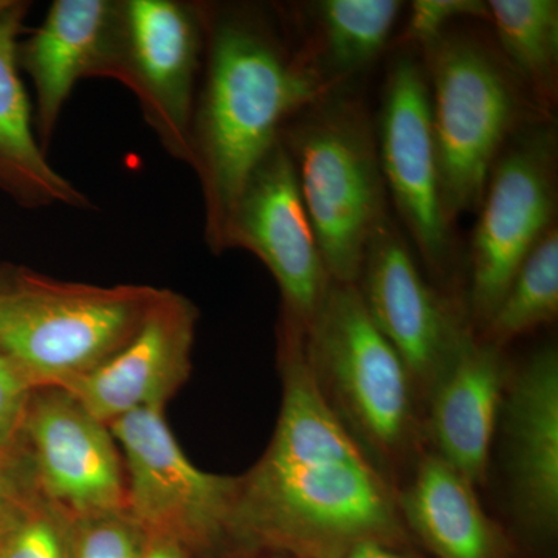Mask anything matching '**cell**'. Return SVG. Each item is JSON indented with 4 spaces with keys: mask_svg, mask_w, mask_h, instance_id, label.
<instances>
[{
    "mask_svg": "<svg viewBox=\"0 0 558 558\" xmlns=\"http://www.w3.org/2000/svg\"><path fill=\"white\" fill-rule=\"evenodd\" d=\"M487 20L510 72L531 92L539 110L553 109L558 84L557 0H490Z\"/></svg>",
    "mask_w": 558,
    "mask_h": 558,
    "instance_id": "obj_21",
    "label": "cell"
},
{
    "mask_svg": "<svg viewBox=\"0 0 558 558\" xmlns=\"http://www.w3.org/2000/svg\"><path fill=\"white\" fill-rule=\"evenodd\" d=\"M119 43V0H57L43 24L17 46V64L35 89V132L49 148L80 81L112 78Z\"/></svg>",
    "mask_w": 558,
    "mask_h": 558,
    "instance_id": "obj_16",
    "label": "cell"
},
{
    "mask_svg": "<svg viewBox=\"0 0 558 558\" xmlns=\"http://www.w3.org/2000/svg\"><path fill=\"white\" fill-rule=\"evenodd\" d=\"M20 438L39 494L70 519L126 509L119 444L68 389L35 388Z\"/></svg>",
    "mask_w": 558,
    "mask_h": 558,
    "instance_id": "obj_12",
    "label": "cell"
},
{
    "mask_svg": "<svg viewBox=\"0 0 558 558\" xmlns=\"http://www.w3.org/2000/svg\"><path fill=\"white\" fill-rule=\"evenodd\" d=\"M157 292L13 269L0 277V354L35 388L68 387L134 337Z\"/></svg>",
    "mask_w": 558,
    "mask_h": 558,
    "instance_id": "obj_5",
    "label": "cell"
},
{
    "mask_svg": "<svg viewBox=\"0 0 558 558\" xmlns=\"http://www.w3.org/2000/svg\"><path fill=\"white\" fill-rule=\"evenodd\" d=\"M14 446L0 450V532L39 494L31 459L25 451L16 458Z\"/></svg>",
    "mask_w": 558,
    "mask_h": 558,
    "instance_id": "obj_27",
    "label": "cell"
},
{
    "mask_svg": "<svg viewBox=\"0 0 558 558\" xmlns=\"http://www.w3.org/2000/svg\"><path fill=\"white\" fill-rule=\"evenodd\" d=\"M374 130L387 193L422 258L442 270L453 248V226L444 211L427 75L407 54L388 70Z\"/></svg>",
    "mask_w": 558,
    "mask_h": 558,
    "instance_id": "obj_13",
    "label": "cell"
},
{
    "mask_svg": "<svg viewBox=\"0 0 558 558\" xmlns=\"http://www.w3.org/2000/svg\"><path fill=\"white\" fill-rule=\"evenodd\" d=\"M204 51V3L119 0L113 80L137 98L168 154L189 165Z\"/></svg>",
    "mask_w": 558,
    "mask_h": 558,
    "instance_id": "obj_9",
    "label": "cell"
},
{
    "mask_svg": "<svg viewBox=\"0 0 558 558\" xmlns=\"http://www.w3.org/2000/svg\"><path fill=\"white\" fill-rule=\"evenodd\" d=\"M319 252L337 284H357L366 248L389 218L376 130L365 106L333 90L281 132Z\"/></svg>",
    "mask_w": 558,
    "mask_h": 558,
    "instance_id": "obj_4",
    "label": "cell"
},
{
    "mask_svg": "<svg viewBox=\"0 0 558 558\" xmlns=\"http://www.w3.org/2000/svg\"><path fill=\"white\" fill-rule=\"evenodd\" d=\"M505 417L506 470L517 519L532 534L558 527V352L539 348L510 373Z\"/></svg>",
    "mask_w": 558,
    "mask_h": 558,
    "instance_id": "obj_15",
    "label": "cell"
},
{
    "mask_svg": "<svg viewBox=\"0 0 558 558\" xmlns=\"http://www.w3.org/2000/svg\"><path fill=\"white\" fill-rule=\"evenodd\" d=\"M197 310L159 289L134 337L87 376L64 387L105 424L140 410H165L191 374Z\"/></svg>",
    "mask_w": 558,
    "mask_h": 558,
    "instance_id": "obj_14",
    "label": "cell"
},
{
    "mask_svg": "<svg viewBox=\"0 0 558 558\" xmlns=\"http://www.w3.org/2000/svg\"><path fill=\"white\" fill-rule=\"evenodd\" d=\"M33 391L31 380L0 354V450L20 440Z\"/></svg>",
    "mask_w": 558,
    "mask_h": 558,
    "instance_id": "obj_26",
    "label": "cell"
},
{
    "mask_svg": "<svg viewBox=\"0 0 558 558\" xmlns=\"http://www.w3.org/2000/svg\"><path fill=\"white\" fill-rule=\"evenodd\" d=\"M558 317V231L550 227L510 282L497 310L476 336L505 349Z\"/></svg>",
    "mask_w": 558,
    "mask_h": 558,
    "instance_id": "obj_22",
    "label": "cell"
},
{
    "mask_svg": "<svg viewBox=\"0 0 558 558\" xmlns=\"http://www.w3.org/2000/svg\"><path fill=\"white\" fill-rule=\"evenodd\" d=\"M505 349L464 341L427 398L425 433L440 459L478 487L486 483L492 444L510 373Z\"/></svg>",
    "mask_w": 558,
    "mask_h": 558,
    "instance_id": "obj_17",
    "label": "cell"
},
{
    "mask_svg": "<svg viewBox=\"0 0 558 558\" xmlns=\"http://www.w3.org/2000/svg\"><path fill=\"white\" fill-rule=\"evenodd\" d=\"M478 208L470 255V312L481 330L531 250L556 226L557 134L553 124L531 121L509 140Z\"/></svg>",
    "mask_w": 558,
    "mask_h": 558,
    "instance_id": "obj_8",
    "label": "cell"
},
{
    "mask_svg": "<svg viewBox=\"0 0 558 558\" xmlns=\"http://www.w3.org/2000/svg\"><path fill=\"white\" fill-rule=\"evenodd\" d=\"M281 409L259 461L236 476L230 539L295 558H343L366 539L407 546L399 486L329 409L304 357V328L281 317Z\"/></svg>",
    "mask_w": 558,
    "mask_h": 558,
    "instance_id": "obj_1",
    "label": "cell"
},
{
    "mask_svg": "<svg viewBox=\"0 0 558 558\" xmlns=\"http://www.w3.org/2000/svg\"><path fill=\"white\" fill-rule=\"evenodd\" d=\"M487 20V2L478 0H416L411 2L409 21L403 28L405 44L421 47L436 43L457 20Z\"/></svg>",
    "mask_w": 558,
    "mask_h": 558,
    "instance_id": "obj_25",
    "label": "cell"
},
{
    "mask_svg": "<svg viewBox=\"0 0 558 558\" xmlns=\"http://www.w3.org/2000/svg\"><path fill=\"white\" fill-rule=\"evenodd\" d=\"M11 3H13V0H0V16L10 9Z\"/></svg>",
    "mask_w": 558,
    "mask_h": 558,
    "instance_id": "obj_30",
    "label": "cell"
},
{
    "mask_svg": "<svg viewBox=\"0 0 558 558\" xmlns=\"http://www.w3.org/2000/svg\"><path fill=\"white\" fill-rule=\"evenodd\" d=\"M402 7L399 0H319L307 5L312 35L303 46L333 89L379 60Z\"/></svg>",
    "mask_w": 558,
    "mask_h": 558,
    "instance_id": "obj_20",
    "label": "cell"
},
{
    "mask_svg": "<svg viewBox=\"0 0 558 558\" xmlns=\"http://www.w3.org/2000/svg\"><path fill=\"white\" fill-rule=\"evenodd\" d=\"M357 288L366 311L405 363L418 400L429 391L472 336L469 319L432 288L391 219L366 248Z\"/></svg>",
    "mask_w": 558,
    "mask_h": 558,
    "instance_id": "obj_10",
    "label": "cell"
},
{
    "mask_svg": "<svg viewBox=\"0 0 558 558\" xmlns=\"http://www.w3.org/2000/svg\"><path fill=\"white\" fill-rule=\"evenodd\" d=\"M146 543L126 509L73 520L72 558H143Z\"/></svg>",
    "mask_w": 558,
    "mask_h": 558,
    "instance_id": "obj_24",
    "label": "cell"
},
{
    "mask_svg": "<svg viewBox=\"0 0 558 558\" xmlns=\"http://www.w3.org/2000/svg\"><path fill=\"white\" fill-rule=\"evenodd\" d=\"M31 3L13 0L0 16V191L21 207L89 208L90 201L51 167L35 132L17 46Z\"/></svg>",
    "mask_w": 558,
    "mask_h": 558,
    "instance_id": "obj_18",
    "label": "cell"
},
{
    "mask_svg": "<svg viewBox=\"0 0 558 558\" xmlns=\"http://www.w3.org/2000/svg\"><path fill=\"white\" fill-rule=\"evenodd\" d=\"M258 256L277 281L282 317L306 328L333 281L281 138L250 175L231 215L227 250Z\"/></svg>",
    "mask_w": 558,
    "mask_h": 558,
    "instance_id": "obj_11",
    "label": "cell"
},
{
    "mask_svg": "<svg viewBox=\"0 0 558 558\" xmlns=\"http://www.w3.org/2000/svg\"><path fill=\"white\" fill-rule=\"evenodd\" d=\"M126 475V512L148 537L208 550L230 539L236 476L194 465L165 410H140L109 424Z\"/></svg>",
    "mask_w": 558,
    "mask_h": 558,
    "instance_id": "obj_7",
    "label": "cell"
},
{
    "mask_svg": "<svg viewBox=\"0 0 558 558\" xmlns=\"http://www.w3.org/2000/svg\"><path fill=\"white\" fill-rule=\"evenodd\" d=\"M143 558H191V553L171 539L148 537Z\"/></svg>",
    "mask_w": 558,
    "mask_h": 558,
    "instance_id": "obj_29",
    "label": "cell"
},
{
    "mask_svg": "<svg viewBox=\"0 0 558 558\" xmlns=\"http://www.w3.org/2000/svg\"><path fill=\"white\" fill-rule=\"evenodd\" d=\"M72 524L38 494L0 532V558H72Z\"/></svg>",
    "mask_w": 558,
    "mask_h": 558,
    "instance_id": "obj_23",
    "label": "cell"
},
{
    "mask_svg": "<svg viewBox=\"0 0 558 558\" xmlns=\"http://www.w3.org/2000/svg\"><path fill=\"white\" fill-rule=\"evenodd\" d=\"M343 558H427L411 553L407 546L389 545L379 539H366L348 550Z\"/></svg>",
    "mask_w": 558,
    "mask_h": 558,
    "instance_id": "obj_28",
    "label": "cell"
},
{
    "mask_svg": "<svg viewBox=\"0 0 558 558\" xmlns=\"http://www.w3.org/2000/svg\"><path fill=\"white\" fill-rule=\"evenodd\" d=\"M450 32V31H449ZM425 47L442 204L453 226L478 209L502 149L531 106L508 64L473 36L449 33Z\"/></svg>",
    "mask_w": 558,
    "mask_h": 558,
    "instance_id": "obj_6",
    "label": "cell"
},
{
    "mask_svg": "<svg viewBox=\"0 0 558 558\" xmlns=\"http://www.w3.org/2000/svg\"><path fill=\"white\" fill-rule=\"evenodd\" d=\"M303 347L329 409L398 486L399 473L422 453L418 398L405 363L374 325L357 284L333 282L304 328Z\"/></svg>",
    "mask_w": 558,
    "mask_h": 558,
    "instance_id": "obj_3",
    "label": "cell"
},
{
    "mask_svg": "<svg viewBox=\"0 0 558 558\" xmlns=\"http://www.w3.org/2000/svg\"><path fill=\"white\" fill-rule=\"evenodd\" d=\"M204 14L190 167L199 178L205 242L220 255L252 172L293 117L337 89L323 78L310 50L292 49L255 7L204 3Z\"/></svg>",
    "mask_w": 558,
    "mask_h": 558,
    "instance_id": "obj_2",
    "label": "cell"
},
{
    "mask_svg": "<svg viewBox=\"0 0 558 558\" xmlns=\"http://www.w3.org/2000/svg\"><path fill=\"white\" fill-rule=\"evenodd\" d=\"M476 487L433 451L421 453L400 509L411 537L438 558H509L508 543L481 506Z\"/></svg>",
    "mask_w": 558,
    "mask_h": 558,
    "instance_id": "obj_19",
    "label": "cell"
}]
</instances>
